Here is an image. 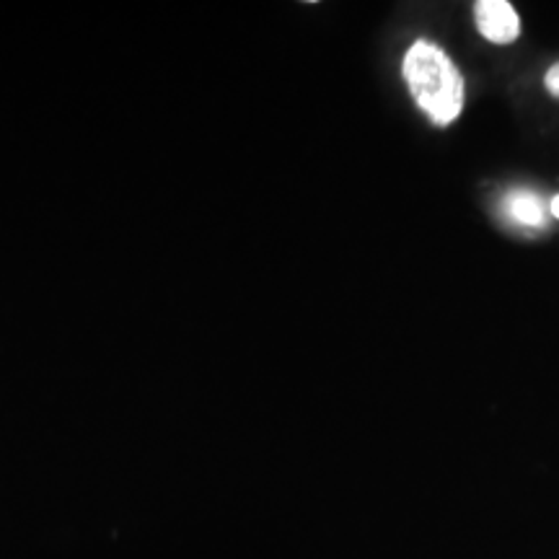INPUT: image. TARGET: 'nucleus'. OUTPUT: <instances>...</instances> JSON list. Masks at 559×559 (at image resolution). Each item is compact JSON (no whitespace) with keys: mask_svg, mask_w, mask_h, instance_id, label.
<instances>
[{"mask_svg":"<svg viewBox=\"0 0 559 559\" xmlns=\"http://www.w3.org/2000/svg\"><path fill=\"white\" fill-rule=\"evenodd\" d=\"M508 218H513L519 226L526 228H542L547 223V210H544L542 198L534 192H513L506 200Z\"/></svg>","mask_w":559,"mask_h":559,"instance_id":"obj_3","label":"nucleus"},{"mask_svg":"<svg viewBox=\"0 0 559 559\" xmlns=\"http://www.w3.org/2000/svg\"><path fill=\"white\" fill-rule=\"evenodd\" d=\"M551 215H555V218L559 221V194L555 200H551Z\"/></svg>","mask_w":559,"mask_h":559,"instance_id":"obj_5","label":"nucleus"},{"mask_svg":"<svg viewBox=\"0 0 559 559\" xmlns=\"http://www.w3.org/2000/svg\"><path fill=\"white\" fill-rule=\"evenodd\" d=\"M474 21L481 37L492 45H513L521 37V16L508 0H479Z\"/></svg>","mask_w":559,"mask_h":559,"instance_id":"obj_2","label":"nucleus"},{"mask_svg":"<svg viewBox=\"0 0 559 559\" xmlns=\"http://www.w3.org/2000/svg\"><path fill=\"white\" fill-rule=\"evenodd\" d=\"M412 99L438 128H449L464 109V75L443 47L419 39L409 47L402 62Z\"/></svg>","mask_w":559,"mask_h":559,"instance_id":"obj_1","label":"nucleus"},{"mask_svg":"<svg viewBox=\"0 0 559 559\" xmlns=\"http://www.w3.org/2000/svg\"><path fill=\"white\" fill-rule=\"evenodd\" d=\"M544 83H547L549 94L555 96V99H559V62H555V66L547 70V79H544Z\"/></svg>","mask_w":559,"mask_h":559,"instance_id":"obj_4","label":"nucleus"}]
</instances>
